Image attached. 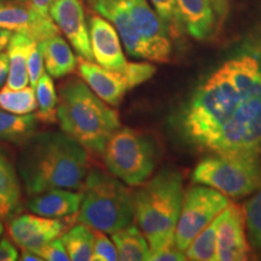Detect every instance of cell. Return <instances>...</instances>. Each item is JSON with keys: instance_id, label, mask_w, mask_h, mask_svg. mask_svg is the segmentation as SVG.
Masks as SVG:
<instances>
[{"instance_id": "1", "label": "cell", "mask_w": 261, "mask_h": 261, "mask_svg": "<svg viewBox=\"0 0 261 261\" xmlns=\"http://www.w3.org/2000/svg\"><path fill=\"white\" fill-rule=\"evenodd\" d=\"M185 144L208 154L261 160V50L234 55L169 119Z\"/></svg>"}, {"instance_id": "2", "label": "cell", "mask_w": 261, "mask_h": 261, "mask_svg": "<svg viewBox=\"0 0 261 261\" xmlns=\"http://www.w3.org/2000/svg\"><path fill=\"white\" fill-rule=\"evenodd\" d=\"M21 146L16 166L25 194L83 190L90 172L87 149L63 130H37Z\"/></svg>"}, {"instance_id": "3", "label": "cell", "mask_w": 261, "mask_h": 261, "mask_svg": "<svg viewBox=\"0 0 261 261\" xmlns=\"http://www.w3.org/2000/svg\"><path fill=\"white\" fill-rule=\"evenodd\" d=\"M119 33L127 54L137 60L166 63L172 57V37L148 0H86Z\"/></svg>"}, {"instance_id": "4", "label": "cell", "mask_w": 261, "mask_h": 261, "mask_svg": "<svg viewBox=\"0 0 261 261\" xmlns=\"http://www.w3.org/2000/svg\"><path fill=\"white\" fill-rule=\"evenodd\" d=\"M57 122L85 149L100 155L113 133L121 127L116 110L80 79H70L61 86Z\"/></svg>"}, {"instance_id": "5", "label": "cell", "mask_w": 261, "mask_h": 261, "mask_svg": "<svg viewBox=\"0 0 261 261\" xmlns=\"http://www.w3.org/2000/svg\"><path fill=\"white\" fill-rule=\"evenodd\" d=\"M132 192L135 219L148 240L150 250L174 243L184 187L181 173L163 168Z\"/></svg>"}, {"instance_id": "6", "label": "cell", "mask_w": 261, "mask_h": 261, "mask_svg": "<svg viewBox=\"0 0 261 261\" xmlns=\"http://www.w3.org/2000/svg\"><path fill=\"white\" fill-rule=\"evenodd\" d=\"M83 194L76 217L79 223L112 234L135 219L132 191L112 173L90 169Z\"/></svg>"}, {"instance_id": "7", "label": "cell", "mask_w": 261, "mask_h": 261, "mask_svg": "<svg viewBox=\"0 0 261 261\" xmlns=\"http://www.w3.org/2000/svg\"><path fill=\"white\" fill-rule=\"evenodd\" d=\"M102 155L109 173L136 188L152 177L161 158V150L149 133L130 127H119L108 140Z\"/></svg>"}, {"instance_id": "8", "label": "cell", "mask_w": 261, "mask_h": 261, "mask_svg": "<svg viewBox=\"0 0 261 261\" xmlns=\"http://www.w3.org/2000/svg\"><path fill=\"white\" fill-rule=\"evenodd\" d=\"M192 181L228 198L247 197L261 185V160L210 154L195 167Z\"/></svg>"}, {"instance_id": "9", "label": "cell", "mask_w": 261, "mask_h": 261, "mask_svg": "<svg viewBox=\"0 0 261 261\" xmlns=\"http://www.w3.org/2000/svg\"><path fill=\"white\" fill-rule=\"evenodd\" d=\"M228 197L213 188L196 184L184 194L174 232L175 247L185 252L195 237L230 204Z\"/></svg>"}, {"instance_id": "10", "label": "cell", "mask_w": 261, "mask_h": 261, "mask_svg": "<svg viewBox=\"0 0 261 261\" xmlns=\"http://www.w3.org/2000/svg\"><path fill=\"white\" fill-rule=\"evenodd\" d=\"M48 15L81 58L93 61L89 23L81 0H55Z\"/></svg>"}, {"instance_id": "11", "label": "cell", "mask_w": 261, "mask_h": 261, "mask_svg": "<svg viewBox=\"0 0 261 261\" xmlns=\"http://www.w3.org/2000/svg\"><path fill=\"white\" fill-rule=\"evenodd\" d=\"M250 243L247 236L243 208L230 203L220 213L217 231V261L249 259Z\"/></svg>"}, {"instance_id": "12", "label": "cell", "mask_w": 261, "mask_h": 261, "mask_svg": "<svg viewBox=\"0 0 261 261\" xmlns=\"http://www.w3.org/2000/svg\"><path fill=\"white\" fill-rule=\"evenodd\" d=\"M67 218H46L38 214H16L9 221V233L21 248L35 250L62 236Z\"/></svg>"}, {"instance_id": "13", "label": "cell", "mask_w": 261, "mask_h": 261, "mask_svg": "<svg viewBox=\"0 0 261 261\" xmlns=\"http://www.w3.org/2000/svg\"><path fill=\"white\" fill-rule=\"evenodd\" d=\"M0 28L23 33L39 42L58 34L50 16H44L24 3H0Z\"/></svg>"}, {"instance_id": "14", "label": "cell", "mask_w": 261, "mask_h": 261, "mask_svg": "<svg viewBox=\"0 0 261 261\" xmlns=\"http://www.w3.org/2000/svg\"><path fill=\"white\" fill-rule=\"evenodd\" d=\"M89 29L93 60L107 69L123 74L128 62L115 27L103 16L94 14L90 17Z\"/></svg>"}, {"instance_id": "15", "label": "cell", "mask_w": 261, "mask_h": 261, "mask_svg": "<svg viewBox=\"0 0 261 261\" xmlns=\"http://www.w3.org/2000/svg\"><path fill=\"white\" fill-rule=\"evenodd\" d=\"M77 71L87 86L100 99L112 107H117L129 91L126 76L119 71L107 69L92 61L81 58L77 62Z\"/></svg>"}, {"instance_id": "16", "label": "cell", "mask_w": 261, "mask_h": 261, "mask_svg": "<svg viewBox=\"0 0 261 261\" xmlns=\"http://www.w3.org/2000/svg\"><path fill=\"white\" fill-rule=\"evenodd\" d=\"M83 192L68 189H51L31 195L27 208L32 213L46 218H68L76 214L83 201Z\"/></svg>"}, {"instance_id": "17", "label": "cell", "mask_w": 261, "mask_h": 261, "mask_svg": "<svg viewBox=\"0 0 261 261\" xmlns=\"http://www.w3.org/2000/svg\"><path fill=\"white\" fill-rule=\"evenodd\" d=\"M21 188L17 166L8 149L0 145V219L10 220L21 211Z\"/></svg>"}, {"instance_id": "18", "label": "cell", "mask_w": 261, "mask_h": 261, "mask_svg": "<svg viewBox=\"0 0 261 261\" xmlns=\"http://www.w3.org/2000/svg\"><path fill=\"white\" fill-rule=\"evenodd\" d=\"M38 47L44 58L45 69L55 79L67 76L76 69L79 61L69 44L58 34L39 41Z\"/></svg>"}, {"instance_id": "19", "label": "cell", "mask_w": 261, "mask_h": 261, "mask_svg": "<svg viewBox=\"0 0 261 261\" xmlns=\"http://www.w3.org/2000/svg\"><path fill=\"white\" fill-rule=\"evenodd\" d=\"M180 10L187 33L197 40L213 35L217 18L208 0H175Z\"/></svg>"}, {"instance_id": "20", "label": "cell", "mask_w": 261, "mask_h": 261, "mask_svg": "<svg viewBox=\"0 0 261 261\" xmlns=\"http://www.w3.org/2000/svg\"><path fill=\"white\" fill-rule=\"evenodd\" d=\"M37 44L23 33H14L8 45L9 74L6 86L12 90L24 89L29 84L28 58L32 47Z\"/></svg>"}, {"instance_id": "21", "label": "cell", "mask_w": 261, "mask_h": 261, "mask_svg": "<svg viewBox=\"0 0 261 261\" xmlns=\"http://www.w3.org/2000/svg\"><path fill=\"white\" fill-rule=\"evenodd\" d=\"M119 260L143 261L149 259L150 246L145 234L138 225L129 224L126 227L112 233Z\"/></svg>"}, {"instance_id": "22", "label": "cell", "mask_w": 261, "mask_h": 261, "mask_svg": "<svg viewBox=\"0 0 261 261\" xmlns=\"http://www.w3.org/2000/svg\"><path fill=\"white\" fill-rule=\"evenodd\" d=\"M37 114L17 115L0 109V142L22 145L38 129Z\"/></svg>"}, {"instance_id": "23", "label": "cell", "mask_w": 261, "mask_h": 261, "mask_svg": "<svg viewBox=\"0 0 261 261\" xmlns=\"http://www.w3.org/2000/svg\"><path fill=\"white\" fill-rule=\"evenodd\" d=\"M69 260L91 261L94 246V230L83 223L74 225L62 237Z\"/></svg>"}, {"instance_id": "24", "label": "cell", "mask_w": 261, "mask_h": 261, "mask_svg": "<svg viewBox=\"0 0 261 261\" xmlns=\"http://www.w3.org/2000/svg\"><path fill=\"white\" fill-rule=\"evenodd\" d=\"M220 214L201 231L185 250L188 260L217 261V231Z\"/></svg>"}, {"instance_id": "25", "label": "cell", "mask_w": 261, "mask_h": 261, "mask_svg": "<svg viewBox=\"0 0 261 261\" xmlns=\"http://www.w3.org/2000/svg\"><path fill=\"white\" fill-rule=\"evenodd\" d=\"M34 91L38 102L37 116L39 121L46 123L57 122L58 97L51 75L48 73L42 74L35 85Z\"/></svg>"}, {"instance_id": "26", "label": "cell", "mask_w": 261, "mask_h": 261, "mask_svg": "<svg viewBox=\"0 0 261 261\" xmlns=\"http://www.w3.org/2000/svg\"><path fill=\"white\" fill-rule=\"evenodd\" d=\"M38 108L37 96L33 87L12 90L5 86L0 90V109L5 112L25 115L34 113Z\"/></svg>"}, {"instance_id": "27", "label": "cell", "mask_w": 261, "mask_h": 261, "mask_svg": "<svg viewBox=\"0 0 261 261\" xmlns=\"http://www.w3.org/2000/svg\"><path fill=\"white\" fill-rule=\"evenodd\" d=\"M247 236L250 246L261 257V185L243 208Z\"/></svg>"}, {"instance_id": "28", "label": "cell", "mask_w": 261, "mask_h": 261, "mask_svg": "<svg viewBox=\"0 0 261 261\" xmlns=\"http://www.w3.org/2000/svg\"><path fill=\"white\" fill-rule=\"evenodd\" d=\"M152 8L167 27L172 39L180 38L187 33L180 10L175 0H150Z\"/></svg>"}, {"instance_id": "29", "label": "cell", "mask_w": 261, "mask_h": 261, "mask_svg": "<svg viewBox=\"0 0 261 261\" xmlns=\"http://www.w3.org/2000/svg\"><path fill=\"white\" fill-rule=\"evenodd\" d=\"M155 73V65L148 63V62H130V63L128 62L125 71H123V75L128 83L129 90H132L151 79Z\"/></svg>"}, {"instance_id": "30", "label": "cell", "mask_w": 261, "mask_h": 261, "mask_svg": "<svg viewBox=\"0 0 261 261\" xmlns=\"http://www.w3.org/2000/svg\"><path fill=\"white\" fill-rule=\"evenodd\" d=\"M94 230V228H93ZM93 261H114L119 260L117 250L113 240L107 236L106 232L94 230V246H93Z\"/></svg>"}, {"instance_id": "31", "label": "cell", "mask_w": 261, "mask_h": 261, "mask_svg": "<svg viewBox=\"0 0 261 261\" xmlns=\"http://www.w3.org/2000/svg\"><path fill=\"white\" fill-rule=\"evenodd\" d=\"M37 253L39 256L44 261H68L69 255H68L67 249H65L63 241L62 238H56L44 246L33 250Z\"/></svg>"}, {"instance_id": "32", "label": "cell", "mask_w": 261, "mask_h": 261, "mask_svg": "<svg viewBox=\"0 0 261 261\" xmlns=\"http://www.w3.org/2000/svg\"><path fill=\"white\" fill-rule=\"evenodd\" d=\"M45 64H44V58H42L41 51L39 50L38 42L32 47L31 54H29L28 58V76H29V84L31 87L34 89L35 85H37L38 80L42 76V74L45 73Z\"/></svg>"}, {"instance_id": "33", "label": "cell", "mask_w": 261, "mask_h": 261, "mask_svg": "<svg viewBox=\"0 0 261 261\" xmlns=\"http://www.w3.org/2000/svg\"><path fill=\"white\" fill-rule=\"evenodd\" d=\"M150 261H182L188 260L184 252L179 250L175 247V243L168 244L160 248L158 250H150L149 259Z\"/></svg>"}, {"instance_id": "34", "label": "cell", "mask_w": 261, "mask_h": 261, "mask_svg": "<svg viewBox=\"0 0 261 261\" xmlns=\"http://www.w3.org/2000/svg\"><path fill=\"white\" fill-rule=\"evenodd\" d=\"M19 254L17 248L6 238L0 240V261H16L18 260Z\"/></svg>"}, {"instance_id": "35", "label": "cell", "mask_w": 261, "mask_h": 261, "mask_svg": "<svg viewBox=\"0 0 261 261\" xmlns=\"http://www.w3.org/2000/svg\"><path fill=\"white\" fill-rule=\"evenodd\" d=\"M208 2H210L212 10H213L217 22L218 23H221L228 12L230 0H208Z\"/></svg>"}, {"instance_id": "36", "label": "cell", "mask_w": 261, "mask_h": 261, "mask_svg": "<svg viewBox=\"0 0 261 261\" xmlns=\"http://www.w3.org/2000/svg\"><path fill=\"white\" fill-rule=\"evenodd\" d=\"M18 2L24 3V4L29 5L31 8L37 10L38 12H40L41 15L50 16L48 15V9H50L51 4L55 2V0H18Z\"/></svg>"}, {"instance_id": "37", "label": "cell", "mask_w": 261, "mask_h": 261, "mask_svg": "<svg viewBox=\"0 0 261 261\" xmlns=\"http://www.w3.org/2000/svg\"><path fill=\"white\" fill-rule=\"evenodd\" d=\"M9 74V57L8 54L0 52V87L8 79Z\"/></svg>"}, {"instance_id": "38", "label": "cell", "mask_w": 261, "mask_h": 261, "mask_svg": "<svg viewBox=\"0 0 261 261\" xmlns=\"http://www.w3.org/2000/svg\"><path fill=\"white\" fill-rule=\"evenodd\" d=\"M12 35H14V32L0 28V52H3L5 48H8V45L10 40H11Z\"/></svg>"}, {"instance_id": "39", "label": "cell", "mask_w": 261, "mask_h": 261, "mask_svg": "<svg viewBox=\"0 0 261 261\" xmlns=\"http://www.w3.org/2000/svg\"><path fill=\"white\" fill-rule=\"evenodd\" d=\"M18 259L23 261H44L37 253H34L33 250L24 249V248H22V252L19 254Z\"/></svg>"}, {"instance_id": "40", "label": "cell", "mask_w": 261, "mask_h": 261, "mask_svg": "<svg viewBox=\"0 0 261 261\" xmlns=\"http://www.w3.org/2000/svg\"><path fill=\"white\" fill-rule=\"evenodd\" d=\"M3 232H4V226H3V223H2V221H0V237H2Z\"/></svg>"}, {"instance_id": "41", "label": "cell", "mask_w": 261, "mask_h": 261, "mask_svg": "<svg viewBox=\"0 0 261 261\" xmlns=\"http://www.w3.org/2000/svg\"><path fill=\"white\" fill-rule=\"evenodd\" d=\"M3 2V0H0V3H2Z\"/></svg>"}]
</instances>
